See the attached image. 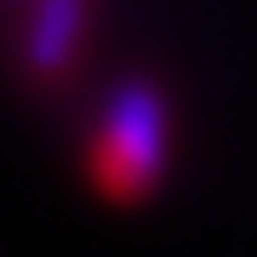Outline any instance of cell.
<instances>
[{
	"label": "cell",
	"instance_id": "6da1fadb",
	"mask_svg": "<svg viewBox=\"0 0 257 257\" xmlns=\"http://www.w3.org/2000/svg\"><path fill=\"white\" fill-rule=\"evenodd\" d=\"M11 52L26 62L36 77L62 72L82 47L88 26V0H0Z\"/></svg>",
	"mask_w": 257,
	"mask_h": 257
},
{
	"label": "cell",
	"instance_id": "7a4b0ae2",
	"mask_svg": "<svg viewBox=\"0 0 257 257\" xmlns=\"http://www.w3.org/2000/svg\"><path fill=\"white\" fill-rule=\"evenodd\" d=\"M160 165H165V108L149 93L118 98L108 118L98 123V175H108L128 190L160 175Z\"/></svg>",
	"mask_w": 257,
	"mask_h": 257
}]
</instances>
